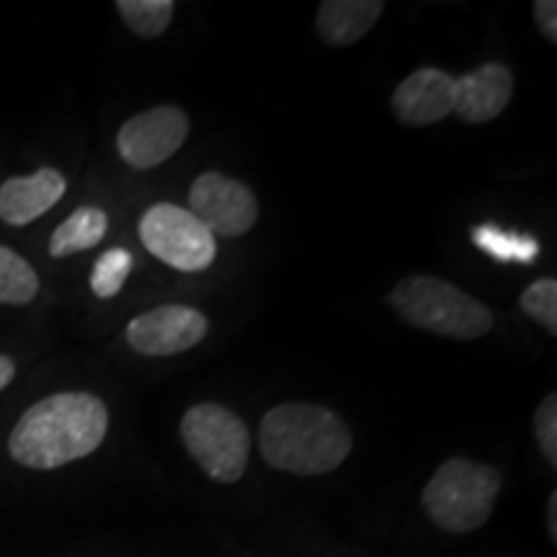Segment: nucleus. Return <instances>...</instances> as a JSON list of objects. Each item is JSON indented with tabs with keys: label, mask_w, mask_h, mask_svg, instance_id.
<instances>
[{
	"label": "nucleus",
	"mask_w": 557,
	"mask_h": 557,
	"mask_svg": "<svg viewBox=\"0 0 557 557\" xmlns=\"http://www.w3.org/2000/svg\"><path fill=\"white\" fill-rule=\"evenodd\" d=\"M116 11L127 29L143 39H156L173 21V0H116Z\"/></svg>",
	"instance_id": "f3484780"
},
{
	"label": "nucleus",
	"mask_w": 557,
	"mask_h": 557,
	"mask_svg": "<svg viewBox=\"0 0 557 557\" xmlns=\"http://www.w3.org/2000/svg\"><path fill=\"white\" fill-rule=\"evenodd\" d=\"M189 129L191 122L184 109L156 107L122 124L116 135V150L132 169L150 171L176 156L189 137Z\"/></svg>",
	"instance_id": "6e6552de"
},
{
	"label": "nucleus",
	"mask_w": 557,
	"mask_h": 557,
	"mask_svg": "<svg viewBox=\"0 0 557 557\" xmlns=\"http://www.w3.org/2000/svg\"><path fill=\"white\" fill-rule=\"evenodd\" d=\"M259 449L269 468L325 475L346 462L354 436L344 418L315 403H282L261 418Z\"/></svg>",
	"instance_id": "f03ea898"
},
{
	"label": "nucleus",
	"mask_w": 557,
	"mask_h": 557,
	"mask_svg": "<svg viewBox=\"0 0 557 557\" xmlns=\"http://www.w3.org/2000/svg\"><path fill=\"white\" fill-rule=\"evenodd\" d=\"M132 253L127 248H111L90 271V289L99 299L116 297L132 274Z\"/></svg>",
	"instance_id": "a211bd4d"
},
{
	"label": "nucleus",
	"mask_w": 557,
	"mask_h": 557,
	"mask_svg": "<svg viewBox=\"0 0 557 557\" xmlns=\"http://www.w3.org/2000/svg\"><path fill=\"white\" fill-rule=\"evenodd\" d=\"M109 230L107 212L99 207H78L67 220L54 227L50 238L52 259H67L73 253L99 246Z\"/></svg>",
	"instance_id": "4468645a"
},
{
	"label": "nucleus",
	"mask_w": 557,
	"mask_h": 557,
	"mask_svg": "<svg viewBox=\"0 0 557 557\" xmlns=\"http://www.w3.org/2000/svg\"><path fill=\"white\" fill-rule=\"evenodd\" d=\"M109 431L107 403L90 393H58L26 410L9 436L21 468L58 470L94 455Z\"/></svg>",
	"instance_id": "f257e3e1"
},
{
	"label": "nucleus",
	"mask_w": 557,
	"mask_h": 557,
	"mask_svg": "<svg viewBox=\"0 0 557 557\" xmlns=\"http://www.w3.org/2000/svg\"><path fill=\"white\" fill-rule=\"evenodd\" d=\"M387 299L403 323L442 338L478 341L491 333L496 320L491 308L478 297L447 278L429 274L400 278Z\"/></svg>",
	"instance_id": "7ed1b4c3"
},
{
	"label": "nucleus",
	"mask_w": 557,
	"mask_h": 557,
	"mask_svg": "<svg viewBox=\"0 0 557 557\" xmlns=\"http://www.w3.org/2000/svg\"><path fill=\"white\" fill-rule=\"evenodd\" d=\"M500 487L504 478L493 465L451 457L431 475L421 493V504L438 529L451 534H470L491 519Z\"/></svg>",
	"instance_id": "20e7f679"
},
{
	"label": "nucleus",
	"mask_w": 557,
	"mask_h": 557,
	"mask_svg": "<svg viewBox=\"0 0 557 557\" xmlns=\"http://www.w3.org/2000/svg\"><path fill=\"white\" fill-rule=\"evenodd\" d=\"M139 240L156 259L169 267L197 274L214 263L218 243L214 235L194 218L189 209L160 201L139 220Z\"/></svg>",
	"instance_id": "423d86ee"
},
{
	"label": "nucleus",
	"mask_w": 557,
	"mask_h": 557,
	"mask_svg": "<svg viewBox=\"0 0 557 557\" xmlns=\"http://www.w3.org/2000/svg\"><path fill=\"white\" fill-rule=\"evenodd\" d=\"M67 181L58 169H39L32 176H13L0 184V220L24 227L47 214L65 197Z\"/></svg>",
	"instance_id": "f8f14e48"
},
{
	"label": "nucleus",
	"mask_w": 557,
	"mask_h": 557,
	"mask_svg": "<svg viewBox=\"0 0 557 557\" xmlns=\"http://www.w3.org/2000/svg\"><path fill=\"white\" fill-rule=\"evenodd\" d=\"M181 438L194 462L214 483H238L250 457V431L243 418L218 403H199L181 418Z\"/></svg>",
	"instance_id": "39448f33"
},
{
	"label": "nucleus",
	"mask_w": 557,
	"mask_h": 557,
	"mask_svg": "<svg viewBox=\"0 0 557 557\" xmlns=\"http://www.w3.org/2000/svg\"><path fill=\"white\" fill-rule=\"evenodd\" d=\"M534 21H537V29L549 45L557 41V3L555 0H537L534 3Z\"/></svg>",
	"instance_id": "412c9836"
},
{
	"label": "nucleus",
	"mask_w": 557,
	"mask_h": 557,
	"mask_svg": "<svg viewBox=\"0 0 557 557\" xmlns=\"http://www.w3.org/2000/svg\"><path fill=\"white\" fill-rule=\"evenodd\" d=\"M39 295V276L24 256L0 246V305H29Z\"/></svg>",
	"instance_id": "2eb2a0df"
},
{
	"label": "nucleus",
	"mask_w": 557,
	"mask_h": 557,
	"mask_svg": "<svg viewBox=\"0 0 557 557\" xmlns=\"http://www.w3.org/2000/svg\"><path fill=\"white\" fill-rule=\"evenodd\" d=\"M209 320L189 305H160L127 325V344L143 357H176L205 341Z\"/></svg>",
	"instance_id": "1a4fd4ad"
},
{
	"label": "nucleus",
	"mask_w": 557,
	"mask_h": 557,
	"mask_svg": "<svg viewBox=\"0 0 557 557\" xmlns=\"http://www.w3.org/2000/svg\"><path fill=\"white\" fill-rule=\"evenodd\" d=\"M513 94V75L511 70L500 62H487V65L465 73L462 78H455V101L451 111L459 120L470 124L493 122L498 114H504Z\"/></svg>",
	"instance_id": "9b49d317"
},
{
	"label": "nucleus",
	"mask_w": 557,
	"mask_h": 557,
	"mask_svg": "<svg viewBox=\"0 0 557 557\" xmlns=\"http://www.w3.org/2000/svg\"><path fill=\"white\" fill-rule=\"evenodd\" d=\"M534 438H537L542 457L547 459L553 468H557V395L549 393L540 403L537 413H534Z\"/></svg>",
	"instance_id": "aec40b11"
},
{
	"label": "nucleus",
	"mask_w": 557,
	"mask_h": 557,
	"mask_svg": "<svg viewBox=\"0 0 557 557\" xmlns=\"http://www.w3.org/2000/svg\"><path fill=\"white\" fill-rule=\"evenodd\" d=\"M547 529H549V540L557 542V493H549L547 500Z\"/></svg>",
	"instance_id": "5701e85b"
},
{
	"label": "nucleus",
	"mask_w": 557,
	"mask_h": 557,
	"mask_svg": "<svg viewBox=\"0 0 557 557\" xmlns=\"http://www.w3.org/2000/svg\"><path fill=\"white\" fill-rule=\"evenodd\" d=\"M521 310L537 320L549 336H557V282L555 278H537L521 292Z\"/></svg>",
	"instance_id": "6ab92c4d"
},
{
	"label": "nucleus",
	"mask_w": 557,
	"mask_h": 557,
	"mask_svg": "<svg viewBox=\"0 0 557 557\" xmlns=\"http://www.w3.org/2000/svg\"><path fill=\"white\" fill-rule=\"evenodd\" d=\"M13 377H16V364H13L11 357H3V354H0V393L11 385Z\"/></svg>",
	"instance_id": "4be33fe9"
},
{
	"label": "nucleus",
	"mask_w": 557,
	"mask_h": 557,
	"mask_svg": "<svg viewBox=\"0 0 557 557\" xmlns=\"http://www.w3.org/2000/svg\"><path fill=\"white\" fill-rule=\"evenodd\" d=\"M472 243L480 250H485L487 256H493V261H519V263H534L540 256V243L529 235L519 233H506L496 225H478L472 227Z\"/></svg>",
	"instance_id": "dca6fc26"
},
{
	"label": "nucleus",
	"mask_w": 557,
	"mask_h": 557,
	"mask_svg": "<svg viewBox=\"0 0 557 557\" xmlns=\"http://www.w3.org/2000/svg\"><path fill=\"white\" fill-rule=\"evenodd\" d=\"M455 78L444 70L421 67L410 73L393 94V114L408 127H429L451 114Z\"/></svg>",
	"instance_id": "9d476101"
},
{
	"label": "nucleus",
	"mask_w": 557,
	"mask_h": 557,
	"mask_svg": "<svg viewBox=\"0 0 557 557\" xmlns=\"http://www.w3.org/2000/svg\"><path fill=\"white\" fill-rule=\"evenodd\" d=\"M382 11V0H325L318 9L315 29L333 47H351L372 32Z\"/></svg>",
	"instance_id": "ddd939ff"
},
{
	"label": "nucleus",
	"mask_w": 557,
	"mask_h": 557,
	"mask_svg": "<svg viewBox=\"0 0 557 557\" xmlns=\"http://www.w3.org/2000/svg\"><path fill=\"white\" fill-rule=\"evenodd\" d=\"M189 212L212 235L238 238L259 220V201L240 181L222 176L218 171H207L191 184Z\"/></svg>",
	"instance_id": "0eeeda50"
}]
</instances>
